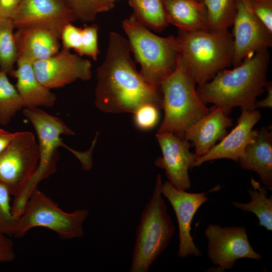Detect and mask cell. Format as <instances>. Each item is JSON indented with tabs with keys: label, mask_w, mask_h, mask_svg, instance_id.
<instances>
[{
	"label": "cell",
	"mask_w": 272,
	"mask_h": 272,
	"mask_svg": "<svg viewBox=\"0 0 272 272\" xmlns=\"http://www.w3.org/2000/svg\"><path fill=\"white\" fill-rule=\"evenodd\" d=\"M128 41L111 32L106 56L97 69L95 104L108 113H133L151 104L162 108L160 87L148 83L138 72L130 55Z\"/></svg>",
	"instance_id": "cell-1"
},
{
	"label": "cell",
	"mask_w": 272,
	"mask_h": 272,
	"mask_svg": "<svg viewBox=\"0 0 272 272\" xmlns=\"http://www.w3.org/2000/svg\"><path fill=\"white\" fill-rule=\"evenodd\" d=\"M269 58L268 49L256 52L232 70H223L198 86L197 95L205 104H214L226 115L236 106L242 110H254L257 97L264 91Z\"/></svg>",
	"instance_id": "cell-2"
},
{
	"label": "cell",
	"mask_w": 272,
	"mask_h": 272,
	"mask_svg": "<svg viewBox=\"0 0 272 272\" xmlns=\"http://www.w3.org/2000/svg\"><path fill=\"white\" fill-rule=\"evenodd\" d=\"M174 46L198 86L232 65L233 38L228 29L178 30Z\"/></svg>",
	"instance_id": "cell-3"
},
{
	"label": "cell",
	"mask_w": 272,
	"mask_h": 272,
	"mask_svg": "<svg viewBox=\"0 0 272 272\" xmlns=\"http://www.w3.org/2000/svg\"><path fill=\"white\" fill-rule=\"evenodd\" d=\"M196 83L178 53L174 71L160 84L164 117L157 133L184 139L185 132L210 111L199 98Z\"/></svg>",
	"instance_id": "cell-4"
},
{
	"label": "cell",
	"mask_w": 272,
	"mask_h": 272,
	"mask_svg": "<svg viewBox=\"0 0 272 272\" xmlns=\"http://www.w3.org/2000/svg\"><path fill=\"white\" fill-rule=\"evenodd\" d=\"M162 183L158 174L152 197L142 213L136 229L130 272L148 271L174 234L175 227L161 191Z\"/></svg>",
	"instance_id": "cell-5"
},
{
	"label": "cell",
	"mask_w": 272,
	"mask_h": 272,
	"mask_svg": "<svg viewBox=\"0 0 272 272\" xmlns=\"http://www.w3.org/2000/svg\"><path fill=\"white\" fill-rule=\"evenodd\" d=\"M23 113L31 123L37 134L39 161L34 176L19 193L20 199L27 201L39 182L54 172L57 149L59 147H63L73 153L80 161L84 170L91 168L94 147L92 146L85 152H78L64 144L60 136L72 135L75 132L62 120L37 107L25 108Z\"/></svg>",
	"instance_id": "cell-6"
},
{
	"label": "cell",
	"mask_w": 272,
	"mask_h": 272,
	"mask_svg": "<svg viewBox=\"0 0 272 272\" xmlns=\"http://www.w3.org/2000/svg\"><path fill=\"white\" fill-rule=\"evenodd\" d=\"M122 26L130 51L141 66V76L149 84L160 87L176 67L178 53L174 46V36L155 35L133 14L122 21Z\"/></svg>",
	"instance_id": "cell-7"
},
{
	"label": "cell",
	"mask_w": 272,
	"mask_h": 272,
	"mask_svg": "<svg viewBox=\"0 0 272 272\" xmlns=\"http://www.w3.org/2000/svg\"><path fill=\"white\" fill-rule=\"evenodd\" d=\"M89 214L86 209L66 212L36 188L30 194L23 213L17 219L14 236L22 237L32 228L41 227L55 232L63 239L81 238L84 234V222Z\"/></svg>",
	"instance_id": "cell-8"
},
{
	"label": "cell",
	"mask_w": 272,
	"mask_h": 272,
	"mask_svg": "<svg viewBox=\"0 0 272 272\" xmlns=\"http://www.w3.org/2000/svg\"><path fill=\"white\" fill-rule=\"evenodd\" d=\"M39 150L33 134L15 132L9 145L0 154V181L15 196L34 176L39 164Z\"/></svg>",
	"instance_id": "cell-9"
},
{
	"label": "cell",
	"mask_w": 272,
	"mask_h": 272,
	"mask_svg": "<svg viewBox=\"0 0 272 272\" xmlns=\"http://www.w3.org/2000/svg\"><path fill=\"white\" fill-rule=\"evenodd\" d=\"M233 25L232 65L272 46V32L252 11L249 0H237Z\"/></svg>",
	"instance_id": "cell-10"
},
{
	"label": "cell",
	"mask_w": 272,
	"mask_h": 272,
	"mask_svg": "<svg viewBox=\"0 0 272 272\" xmlns=\"http://www.w3.org/2000/svg\"><path fill=\"white\" fill-rule=\"evenodd\" d=\"M205 234L208 239L209 258L222 270L231 268L239 259L261 258L260 255L250 244L244 227L222 228L218 225L210 224Z\"/></svg>",
	"instance_id": "cell-11"
},
{
	"label": "cell",
	"mask_w": 272,
	"mask_h": 272,
	"mask_svg": "<svg viewBox=\"0 0 272 272\" xmlns=\"http://www.w3.org/2000/svg\"><path fill=\"white\" fill-rule=\"evenodd\" d=\"M39 81L51 89L63 87L77 80L87 81L92 76V64L79 54L62 48L56 54L33 62Z\"/></svg>",
	"instance_id": "cell-12"
},
{
	"label": "cell",
	"mask_w": 272,
	"mask_h": 272,
	"mask_svg": "<svg viewBox=\"0 0 272 272\" xmlns=\"http://www.w3.org/2000/svg\"><path fill=\"white\" fill-rule=\"evenodd\" d=\"M162 156L155 162L156 166L164 169L168 181L175 188L183 190L191 186L188 170L198 157L190 152L191 144L170 132L157 133Z\"/></svg>",
	"instance_id": "cell-13"
},
{
	"label": "cell",
	"mask_w": 272,
	"mask_h": 272,
	"mask_svg": "<svg viewBox=\"0 0 272 272\" xmlns=\"http://www.w3.org/2000/svg\"><path fill=\"white\" fill-rule=\"evenodd\" d=\"M12 19L15 28H44L60 36L63 27L77 18L59 0H22Z\"/></svg>",
	"instance_id": "cell-14"
},
{
	"label": "cell",
	"mask_w": 272,
	"mask_h": 272,
	"mask_svg": "<svg viewBox=\"0 0 272 272\" xmlns=\"http://www.w3.org/2000/svg\"><path fill=\"white\" fill-rule=\"evenodd\" d=\"M161 191L171 203L177 218L179 238L178 255L181 258L201 255L191 235V224L197 211L208 200L206 193H190L178 189L168 181L162 183Z\"/></svg>",
	"instance_id": "cell-15"
},
{
	"label": "cell",
	"mask_w": 272,
	"mask_h": 272,
	"mask_svg": "<svg viewBox=\"0 0 272 272\" xmlns=\"http://www.w3.org/2000/svg\"><path fill=\"white\" fill-rule=\"evenodd\" d=\"M260 117L261 115L258 110H242L236 126L208 153L198 157L193 167L199 166L208 161L220 159H229L238 162L246 147L255 139L258 130L252 128Z\"/></svg>",
	"instance_id": "cell-16"
},
{
	"label": "cell",
	"mask_w": 272,
	"mask_h": 272,
	"mask_svg": "<svg viewBox=\"0 0 272 272\" xmlns=\"http://www.w3.org/2000/svg\"><path fill=\"white\" fill-rule=\"evenodd\" d=\"M233 125L232 119L219 107L214 105L206 115L192 125L185 133L184 139L195 148L197 157L206 154L227 133Z\"/></svg>",
	"instance_id": "cell-17"
},
{
	"label": "cell",
	"mask_w": 272,
	"mask_h": 272,
	"mask_svg": "<svg viewBox=\"0 0 272 272\" xmlns=\"http://www.w3.org/2000/svg\"><path fill=\"white\" fill-rule=\"evenodd\" d=\"M14 32L18 58L32 62L47 58L60 49V36L46 28L29 27Z\"/></svg>",
	"instance_id": "cell-18"
},
{
	"label": "cell",
	"mask_w": 272,
	"mask_h": 272,
	"mask_svg": "<svg viewBox=\"0 0 272 272\" xmlns=\"http://www.w3.org/2000/svg\"><path fill=\"white\" fill-rule=\"evenodd\" d=\"M238 162L242 169L256 172L262 183L268 189H272L271 125L258 130L255 139L246 147Z\"/></svg>",
	"instance_id": "cell-19"
},
{
	"label": "cell",
	"mask_w": 272,
	"mask_h": 272,
	"mask_svg": "<svg viewBox=\"0 0 272 272\" xmlns=\"http://www.w3.org/2000/svg\"><path fill=\"white\" fill-rule=\"evenodd\" d=\"M16 63L17 67L11 76L17 79L16 88L21 98L23 107L52 106L56 101L55 95L39 81L33 62L18 58Z\"/></svg>",
	"instance_id": "cell-20"
},
{
	"label": "cell",
	"mask_w": 272,
	"mask_h": 272,
	"mask_svg": "<svg viewBox=\"0 0 272 272\" xmlns=\"http://www.w3.org/2000/svg\"><path fill=\"white\" fill-rule=\"evenodd\" d=\"M169 24L179 30H211L207 9L197 0H164Z\"/></svg>",
	"instance_id": "cell-21"
},
{
	"label": "cell",
	"mask_w": 272,
	"mask_h": 272,
	"mask_svg": "<svg viewBox=\"0 0 272 272\" xmlns=\"http://www.w3.org/2000/svg\"><path fill=\"white\" fill-rule=\"evenodd\" d=\"M253 189L248 190L251 200L243 203L232 202L236 208L245 212H251L254 214L259 220V225L268 231L272 230V198L266 195L267 189L253 178L251 179Z\"/></svg>",
	"instance_id": "cell-22"
},
{
	"label": "cell",
	"mask_w": 272,
	"mask_h": 272,
	"mask_svg": "<svg viewBox=\"0 0 272 272\" xmlns=\"http://www.w3.org/2000/svg\"><path fill=\"white\" fill-rule=\"evenodd\" d=\"M133 15L147 28L156 32L164 30L169 24L164 0H128Z\"/></svg>",
	"instance_id": "cell-23"
},
{
	"label": "cell",
	"mask_w": 272,
	"mask_h": 272,
	"mask_svg": "<svg viewBox=\"0 0 272 272\" xmlns=\"http://www.w3.org/2000/svg\"><path fill=\"white\" fill-rule=\"evenodd\" d=\"M15 29L10 18H0V70L12 75L18 59Z\"/></svg>",
	"instance_id": "cell-24"
},
{
	"label": "cell",
	"mask_w": 272,
	"mask_h": 272,
	"mask_svg": "<svg viewBox=\"0 0 272 272\" xmlns=\"http://www.w3.org/2000/svg\"><path fill=\"white\" fill-rule=\"evenodd\" d=\"M205 6L211 30L228 29L232 25L237 0H197Z\"/></svg>",
	"instance_id": "cell-25"
},
{
	"label": "cell",
	"mask_w": 272,
	"mask_h": 272,
	"mask_svg": "<svg viewBox=\"0 0 272 272\" xmlns=\"http://www.w3.org/2000/svg\"><path fill=\"white\" fill-rule=\"evenodd\" d=\"M23 107V102L16 88L10 82L7 74L1 70L0 124L7 125Z\"/></svg>",
	"instance_id": "cell-26"
},
{
	"label": "cell",
	"mask_w": 272,
	"mask_h": 272,
	"mask_svg": "<svg viewBox=\"0 0 272 272\" xmlns=\"http://www.w3.org/2000/svg\"><path fill=\"white\" fill-rule=\"evenodd\" d=\"M11 195L8 187L0 181V233L7 236L14 235L18 219L12 213Z\"/></svg>",
	"instance_id": "cell-27"
},
{
	"label": "cell",
	"mask_w": 272,
	"mask_h": 272,
	"mask_svg": "<svg viewBox=\"0 0 272 272\" xmlns=\"http://www.w3.org/2000/svg\"><path fill=\"white\" fill-rule=\"evenodd\" d=\"M99 27L96 24L85 25L82 28L81 48L79 55H86L97 59L99 53L98 44Z\"/></svg>",
	"instance_id": "cell-28"
},
{
	"label": "cell",
	"mask_w": 272,
	"mask_h": 272,
	"mask_svg": "<svg viewBox=\"0 0 272 272\" xmlns=\"http://www.w3.org/2000/svg\"><path fill=\"white\" fill-rule=\"evenodd\" d=\"M159 109L151 104H145L139 107L133 113L135 126L143 130L153 128L159 120Z\"/></svg>",
	"instance_id": "cell-29"
},
{
	"label": "cell",
	"mask_w": 272,
	"mask_h": 272,
	"mask_svg": "<svg viewBox=\"0 0 272 272\" xmlns=\"http://www.w3.org/2000/svg\"><path fill=\"white\" fill-rule=\"evenodd\" d=\"M75 14L77 19L84 22H91L96 19L91 0H59Z\"/></svg>",
	"instance_id": "cell-30"
},
{
	"label": "cell",
	"mask_w": 272,
	"mask_h": 272,
	"mask_svg": "<svg viewBox=\"0 0 272 272\" xmlns=\"http://www.w3.org/2000/svg\"><path fill=\"white\" fill-rule=\"evenodd\" d=\"M60 39L62 48L70 50L73 49L79 54L81 48L82 28L71 23L66 24L61 31Z\"/></svg>",
	"instance_id": "cell-31"
},
{
	"label": "cell",
	"mask_w": 272,
	"mask_h": 272,
	"mask_svg": "<svg viewBox=\"0 0 272 272\" xmlns=\"http://www.w3.org/2000/svg\"><path fill=\"white\" fill-rule=\"evenodd\" d=\"M256 15L272 32V0H249Z\"/></svg>",
	"instance_id": "cell-32"
},
{
	"label": "cell",
	"mask_w": 272,
	"mask_h": 272,
	"mask_svg": "<svg viewBox=\"0 0 272 272\" xmlns=\"http://www.w3.org/2000/svg\"><path fill=\"white\" fill-rule=\"evenodd\" d=\"M15 258L13 241L7 235L0 233V262H8Z\"/></svg>",
	"instance_id": "cell-33"
},
{
	"label": "cell",
	"mask_w": 272,
	"mask_h": 272,
	"mask_svg": "<svg viewBox=\"0 0 272 272\" xmlns=\"http://www.w3.org/2000/svg\"><path fill=\"white\" fill-rule=\"evenodd\" d=\"M22 0H0V18L12 19Z\"/></svg>",
	"instance_id": "cell-34"
},
{
	"label": "cell",
	"mask_w": 272,
	"mask_h": 272,
	"mask_svg": "<svg viewBox=\"0 0 272 272\" xmlns=\"http://www.w3.org/2000/svg\"><path fill=\"white\" fill-rule=\"evenodd\" d=\"M91 1L96 14L108 11L114 7V0H91Z\"/></svg>",
	"instance_id": "cell-35"
},
{
	"label": "cell",
	"mask_w": 272,
	"mask_h": 272,
	"mask_svg": "<svg viewBox=\"0 0 272 272\" xmlns=\"http://www.w3.org/2000/svg\"><path fill=\"white\" fill-rule=\"evenodd\" d=\"M267 92L266 97L263 100L256 102L255 107H267L271 108L272 107V84L270 82H267L264 87Z\"/></svg>",
	"instance_id": "cell-36"
},
{
	"label": "cell",
	"mask_w": 272,
	"mask_h": 272,
	"mask_svg": "<svg viewBox=\"0 0 272 272\" xmlns=\"http://www.w3.org/2000/svg\"><path fill=\"white\" fill-rule=\"evenodd\" d=\"M15 132H11L0 129V154L9 145L13 139Z\"/></svg>",
	"instance_id": "cell-37"
},
{
	"label": "cell",
	"mask_w": 272,
	"mask_h": 272,
	"mask_svg": "<svg viewBox=\"0 0 272 272\" xmlns=\"http://www.w3.org/2000/svg\"><path fill=\"white\" fill-rule=\"evenodd\" d=\"M0 71H1V70H0Z\"/></svg>",
	"instance_id": "cell-38"
},
{
	"label": "cell",
	"mask_w": 272,
	"mask_h": 272,
	"mask_svg": "<svg viewBox=\"0 0 272 272\" xmlns=\"http://www.w3.org/2000/svg\"><path fill=\"white\" fill-rule=\"evenodd\" d=\"M115 1V0H114Z\"/></svg>",
	"instance_id": "cell-39"
}]
</instances>
